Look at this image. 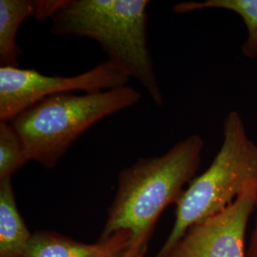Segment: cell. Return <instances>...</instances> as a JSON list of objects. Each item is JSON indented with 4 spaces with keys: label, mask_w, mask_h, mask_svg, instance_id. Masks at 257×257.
<instances>
[{
    "label": "cell",
    "mask_w": 257,
    "mask_h": 257,
    "mask_svg": "<svg viewBox=\"0 0 257 257\" xmlns=\"http://www.w3.org/2000/svg\"><path fill=\"white\" fill-rule=\"evenodd\" d=\"M256 201L257 187L248 189L225 210L191 227L163 257H247L246 232Z\"/></svg>",
    "instance_id": "cell-6"
},
{
    "label": "cell",
    "mask_w": 257,
    "mask_h": 257,
    "mask_svg": "<svg viewBox=\"0 0 257 257\" xmlns=\"http://www.w3.org/2000/svg\"><path fill=\"white\" fill-rule=\"evenodd\" d=\"M62 0H0V64L19 67L20 48L16 37L28 18L39 21L52 19Z\"/></svg>",
    "instance_id": "cell-8"
},
{
    "label": "cell",
    "mask_w": 257,
    "mask_h": 257,
    "mask_svg": "<svg viewBox=\"0 0 257 257\" xmlns=\"http://www.w3.org/2000/svg\"><path fill=\"white\" fill-rule=\"evenodd\" d=\"M148 0H62L53 16L51 32L97 42L108 60L147 90L163 105L148 46Z\"/></svg>",
    "instance_id": "cell-2"
},
{
    "label": "cell",
    "mask_w": 257,
    "mask_h": 257,
    "mask_svg": "<svg viewBox=\"0 0 257 257\" xmlns=\"http://www.w3.org/2000/svg\"><path fill=\"white\" fill-rule=\"evenodd\" d=\"M32 235L17 207L12 177L0 179V257H24Z\"/></svg>",
    "instance_id": "cell-9"
},
{
    "label": "cell",
    "mask_w": 257,
    "mask_h": 257,
    "mask_svg": "<svg viewBox=\"0 0 257 257\" xmlns=\"http://www.w3.org/2000/svg\"><path fill=\"white\" fill-rule=\"evenodd\" d=\"M176 14H187L204 9L227 10L238 15L247 29V38L242 53L247 58L257 57V0H205L202 2H183L174 6Z\"/></svg>",
    "instance_id": "cell-10"
},
{
    "label": "cell",
    "mask_w": 257,
    "mask_h": 257,
    "mask_svg": "<svg viewBox=\"0 0 257 257\" xmlns=\"http://www.w3.org/2000/svg\"><path fill=\"white\" fill-rule=\"evenodd\" d=\"M203 150V138L193 134L164 155L140 158L122 170L99 239L125 230L132 233V242L150 241L161 213L177 202L184 186L194 178Z\"/></svg>",
    "instance_id": "cell-1"
},
{
    "label": "cell",
    "mask_w": 257,
    "mask_h": 257,
    "mask_svg": "<svg viewBox=\"0 0 257 257\" xmlns=\"http://www.w3.org/2000/svg\"><path fill=\"white\" fill-rule=\"evenodd\" d=\"M29 160L17 131L10 122H0V179L12 177Z\"/></svg>",
    "instance_id": "cell-11"
},
{
    "label": "cell",
    "mask_w": 257,
    "mask_h": 257,
    "mask_svg": "<svg viewBox=\"0 0 257 257\" xmlns=\"http://www.w3.org/2000/svg\"><path fill=\"white\" fill-rule=\"evenodd\" d=\"M255 209L257 211V201ZM247 257H257V214L254 227L251 230L248 245L247 246Z\"/></svg>",
    "instance_id": "cell-13"
},
{
    "label": "cell",
    "mask_w": 257,
    "mask_h": 257,
    "mask_svg": "<svg viewBox=\"0 0 257 257\" xmlns=\"http://www.w3.org/2000/svg\"><path fill=\"white\" fill-rule=\"evenodd\" d=\"M132 244V233L118 230L95 244H86L54 231L33 233L24 257H123Z\"/></svg>",
    "instance_id": "cell-7"
},
{
    "label": "cell",
    "mask_w": 257,
    "mask_h": 257,
    "mask_svg": "<svg viewBox=\"0 0 257 257\" xmlns=\"http://www.w3.org/2000/svg\"><path fill=\"white\" fill-rule=\"evenodd\" d=\"M140 99V92L130 86L84 94L63 93L38 102L10 123L21 138L29 160L51 169L96 122Z\"/></svg>",
    "instance_id": "cell-3"
},
{
    "label": "cell",
    "mask_w": 257,
    "mask_h": 257,
    "mask_svg": "<svg viewBox=\"0 0 257 257\" xmlns=\"http://www.w3.org/2000/svg\"><path fill=\"white\" fill-rule=\"evenodd\" d=\"M253 187H257V145L248 138L241 115L232 110L224 120L219 152L175 203V225L155 257L164 256L191 227L225 210Z\"/></svg>",
    "instance_id": "cell-4"
},
{
    "label": "cell",
    "mask_w": 257,
    "mask_h": 257,
    "mask_svg": "<svg viewBox=\"0 0 257 257\" xmlns=\"http://www.w3.org/2000/svg\"><path fill=\"white\" fill-rule=\"evenodd\" d=\"M148 243L146 240H138L132 242L127 251L123 257H146L148 249Z\"/></svg>",
    "instance_id": "cell-12"
},
{
    "label": "cell",
    "mask_w": 257,
    "mask_h": 257,
    "mask_svg": "<svg viewBox=\"0 0 257 257\" xmlns=\"http://www.w3.org/2000/svg\"><path fill=\"white\" fill-rule=\"evenodd\" d=\"M128 80V74L109 60L74 76H48L36 70L0 67V122H10L54 95L109 91L127 86Z\"/></svg>",
    "instance_id": "cell-5"
}]
</instances>
